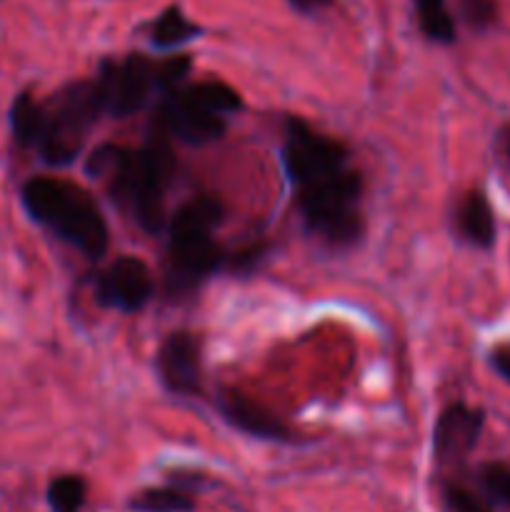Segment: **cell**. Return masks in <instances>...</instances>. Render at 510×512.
<instances>
[{
    "instance_id": "1",
    "label": "cell",
    "mask_w": 510,
    "mask_h": 512,
    "mask_svg": "<svg viewBox=\"0 0 510 512\" xmlns=\"http://www.w3.org/2000/svg\"><path fill=\"white\" fill-rule=\"evenodd\" d=\"M85 170L108 185L113 200L145 230L155 235L165 223V190L175 170L168 138L155 130L143 148L105 143L90 153Z\"/></svg>"
},
{
    "instance_id": "2",
    "label": "cell",
    "mask_w": 510,
    "mask_h": 512,
    "mask_svg": "<svg viewBox=\"0 0 510 512\" xmlns=\"http://www.w3.org/2000/svg\"><path fill=\"white\" fill-rule=\"evenodd\" d=\"M30 218L90 260L108 253V223L88 190L60 178H30L20 190Z\"/></svg>"
},
{
    "instance_id": "3",
    "label": "cell",
    "mask_w": 510,
    "mask_h": 512,
    "mask_svg": "<svg viewBox=\"0 0 510 512\" xmlns=\"http://www.w3.org/2000/svg\"><path fill=\"white\" fill-rule=\"evenodd\" d=\"M225 208L213 195H200L175 210L168 233V273L165 288L170 298L198 290L215 270L225 265V253L213 238Z\"/></svg>"
},
{
    "instance_id": "4",
    "label": "cell",
    "mask_w": 510,
    "mask_h": 512,
    "mask_svg": "<svg viewBox=\"0 0 510 512\" xmlns=\"http://www.w3.org/2000/svg\"><path fill=\"white\" fill-rule=\"evenodd\" d=\"M190 55H170L153 60L148 55H125V58H105L95 75L103 115L110 118H130L148 105L150 98H163L170 90L180 88L190 73Z\"/></svg>"
},
{
    "instance_id": "5",
    "label": "cell",
    "mask_w": 510,
    "mask_h": 512,
    "mask_svg": "<svg viewBox=\"0 0 510 512\" xmlns=\"http://www.w3.org/2000/svg\"><path fill=\"white\" fill-rule=\"evenodd\" d=\"M360 198L363 178L350 165L295 188V205L305 228L335 248L358 243L363 235Z\"/></svg>"
},
{
    "instance_id": "6",
    "label": "cell",
    "mask_w": 510,
    "mask_h": 512,
    "mask_svg": "<svg viewBox=\"0 0 510 512\" xmlns=\"http://www.w3.org/2000/svg\"><path fill=\"white\" fill-rule=\"evenodd\" d=\"M100 115L103 105L93 78L63 85L40 103V130L33 150L53 168L75 163Z\"/></svg>"
},
{
    "instance_id": "7",
    "label": "cell",
    "mask_w": 510,
    "mask_h": 512,
    "mask_svg": "<svg viewBox=\"0 0 510 512\" xmlns=\"http://www.w3.org/2000/svg\"><path fill=\"white\" fill-rule=\"evenodd\" d=\"M348 158V148L340 140L318 133L300 118H290L285 125L280 160L293 188L345 168Z\"/></svg>"
},
{
    "instance_id": "8",
    "label": "cell",
    "mask_w": 510,
    "mask_h": 512,
    "mask_svg": "<svg viewBox=\"0 0 510 512\" xmlns=\"http://www.w3.org/2000/svg\"><path fill=\"white\" fill-rule=\"evenodd\" d=\"M153 128L168 140H178L185 145H208L223 138L228 123H225L223 115L208 113V110L190 103L180 93V88H175L163 98H158Z\"/></svg>"
},
{
    "instance_id": "9",
    "label": "cell",
    "mask_w": 510,
    "mask_h": 512,
    "mask_svg": "<svg viewBox=\"0 0 510 512\" xmlns=\"http://www.w3.org/2000/svg\"><path fill=\"white\" fill-rule=\"evenodd\" d=\"M153 290L155 283L148 265L135 255H123L100 273L98 283H95V300L103 308L138 313L153 298Z\"/></svg>"
},
{
    "instance_id": "10",
    "label": "cell",
    "mask_w": 510,
    "mask_h": 512,
    "mask_svg": "<svg viewBox=\"0 0 510 512\" xmlns=\"http://www.w3.org/2000/svg\"><path fill=\"white\" fill-rule=\"evenodd\" d=\"M155 368L165 388L175 395H195L200 393L203 383V348H200L198 335L170 333L160 343L155 355Z\"/></svg>"
},
{
    "instance_id": "11",
    "label": "cell",
    "mask_w": 510,
    "mask_h": 512,
    "mask_svg": "<svg viewBox=\"0 0 510 512\" xmlns=\"http://www.w3.org/2000/svg\"><path fill=\"white\" fill-rule=\"evenodd\" d=\"M483 410L468 408L463 403H453L440 413L433 430V450L440 463L463 460L478 445L483 433Z\"/></svg>"
},
{
    "instance_id": "12",
    "label": "cell",
    "mask_w": 510,
    "mask_h": 512,
    "mask_svg": "<svg viewBox=\"0 0 510 512\" xmlns=\"http://www.w3.org/2000/svg\"><path fill=\"white\" fill-rule=\"evenodd\" d=\"M218 410L225 423L238 428L240 433L260 440H278V443L293 440V433L270 410H265L263 405L250 400L248 395L238 393V390H225L218 400Z\"/></svg>"
},
{
    "instance_id": "13",
    "label": "cell",
    "mask_w": 510,
    "mask_h": 512,
    "mask_svg": "<svg viewBox=\"0 0 510 512\" xmlns=\"http://www.w3.org/2000/svg\"><path fill=\"white\" fill-rule=\"evenodd\" d=\"M455 230L465 243L490 248L495 243V215L483 190H468L455 210Z\"/></svg>"
},
{
    "instance_id": "14",
    "label": "cell",
    "mask_w": 510,
    "mask_h": 512,
    "mask_svg": "<svg viewBox=\"0 0 510 512\" xmlns=\"http://www.w3.org/2000/svg\"><path fill=\"white\" fill-rule=\"evenodd\" d=\"M203 33L200 25H195L188 15L180 10V5H168L150 25V43L158 50H173L190 43Z\"/></svg>"
},
{
    "instance_id": "15",
    "label": "cell",
    "mask_w": 510,
    "mask_h": 512,
    "mask_svg": "<svg viewBox=\"0 0 510 512\" xmlns=\"http://www.w3.org/2000/svg\"><path fill=\"white\" fill-rule=\"evenodd\" d=\"M180 93L195 103L198 108L208 110L215 115H230L238 113L243 108V98L235 88H230L228 83H220V80H203V83L193 85H180Z\"/></svg>"
},
{
    "instance_id": "16",
    "label": "cell",
    "mask_w": 510,
    "mask_h": 512,
    "mask_svg": "<svg viewBox=\"0 0 510 512\" xmlns=\"http://www.w3.org/2000/svg\"><path fill=\"white\" fill-rule=\"evenodd\" d=\"M10 130L15 143L23 148H35L40 130V100H35L30 90H23L10 105Z\"/></svg>"
},
{
    "instance_id": "17",
    "label": "cell",
    "mask_w": 510,
    "mask_h": 512,
    "mask_svg": "<svg viewBox=\"0 0 510 512\" xmlns=\"http://www.w3.org/2000/svg\"><path fill=\"white\" fill-rule=\"evenodd\" d=\"M415 13H418L420 30L435 43H453L455 40V20L448 10V0H413Z\"/></svg>"
},
{
    "instance_id": "18",
    "label": "cell",
    "mask_w": 510,
    "mask_h": 512,
    "mask_svg": "<svg viewBox=\"0 0 510 512\" xmlns=\"http://www.w3.org/2000/svg\"><path fill=\"white\" fill-rule=\"evenodd\" d=\"M130 510L135 512H193L195 498L183 488H148L133 495Z\"/></svg>"
},
{
    "instance_id": "19",
    "label": "cell",
    "mask_w": 510,
    "mask_h": 512,
    "mask_svg": "<svg viewBox=\"0 0 510 512\" xmlns=\"http://www.w3.org/2000/svg\"><path fill=\"white\" fill-rule=\"evenodd\" d=\"M45 498L53 512H80L88 498V485L80 475H58L50 480Z\"/></svg>"
},
{
    "instance_id": "20",
    "label": "cell",
    "mask_w": 510,
    "mask_h": 512,
    "mask_svg": "<svg viewBox=\"0 0 510 512\" xmlns=\"http://www.w3.org/2000/svg\"><path fill=\"white\" fill-rule=\"evenodd\" d=\"M480 485L493 503L510 508V465L488 463L480 468Z\"/></svg>"
},
{
    "instance_id": "21",
    "label": "cell",
    "mask_w": 510,
    "mask_h": 512,
    "mask_svg": "<svg viewBox=\"0 0 510 512\" xmlns=\"http://www.w3.org/2000/svg\"><path fill=\"white\" fill-rule=\"evenodd\" d=\"M443 503L448 512H493L478 493H473V490L463 488V485L458 483L445 485Z\"/></svg>"
},
{
    "instance_id": "22",
    "label": "cell",
    "mask_w": 510,
    "mask_h": 512,
    "mask_svg": "<svg viewBox=\"0 0 510 512\" xmlns=\"http://www.w3.org/2000/svg\"><path fill=\"white\" fill-rule=\"evenodd\" d=\"M458 8L465 23L473 30H485L488 25H493L495 15H498L495 0H458Z\"/></svg>"
},
{
    "instance_id": "23",
    "label": "cell",
    "mask_w": 510,
    "mask_h": 512,
    "mask_svg": "<svg viewBox=\"0 0 510 512\" xmlns=\"http://www.w3.org/2000/svg\"><path fill=\"white\" fill-rule=\"evenodd\" d=\"M490 363H493L495 373L510 383V343H503L498 345V348H493V353H490Z\"/></svg>"
},
{
    "instance_id": "24",
    "label": "cell",
    "mask_w": 510,
    "mask_h": 512,
    "mask_svg": "<svg viewBox=\"0 0 510 512\" xmlns=\"http://www.w3.org/2000/svg\"><path fill=\"white\" fill-rule=\"evenodd\" d=\"M288 3H290V8L298 10V13L313 15V13H318V10L333 5V0H288Z\"/></svg>"
},
{
    "instance_id": "25",
    "label": "cell",
    "mask_w": 510,
    "mask_h": 512,
    "mask_svg": "<svg viewBox=\"0 0 510 512\" xmlns=\"http://www.w3.org/2000/svg\"><path fill=\"white\" fill-rule=\"evenodd\" d=\"M495 148H498V155L510 165V123H505L503 128L495 135Z\"/></svg>"
}]
</instances>
